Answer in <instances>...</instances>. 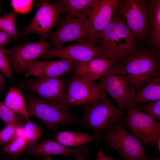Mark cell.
<instances>
[{
	"label": "cell",
	"mask_w": 160,
	"mask_h": 160,
	"mask_svg": "<svg viewBox=\"0 0 160 160\" xmlns=\"http://www.w3.org/2000/svg\"><path fill=\"white\" fill-rule=\"evenodd\" d=\"M15 126L10 124L0 131V145L5 144L15 137Z\"/></svg>",
	"instance_id": "31"
},
{
	"label": "cell",
	"mask_w": 160,
	"mask_h": 160,
	"mask_svg": "<svg viewBox=\"0 0 160 160\" xmlns=\"http://www.w3.org/2000/svg\"><path fill=\"white\" fill-rule=\"evenodd\" d=\"M17 14L12 12L0 17V31H3L14 39H17L19 36L16 25Z\"/></svg>",
	"instance_id": "25"
},
{
	"label": "cell",
	"mask_w": 160,
	"mask_h": 160,
	"mask_svg": "<svg viewBox=\"0 0 160 160\" xmlns=\"http://www.w3.org/2000/svg\"><path fill=\"white\" fill-rule=\"evenodd\" d=\"M99 79L105 91L117 103L120 111L127 107L135 108L133 103L136 93L134 85L118 65L114 64Z\"/></svg>",
	"instance_id": "8"
},
{
	"label": "cell",
	"mask_w": 160,
	"mask_h": 160,
	"mask_svg": "<svg viewBox=\"0 0 160 160\" xmlns=\"http://www.w3.org/2000/svg\"><path fill=\"white\" fill-rule=\"evenodd\" d=\"M119 121L102 135L109 149H116L124 160H149L151 156L145 149L141 141Z\"/></svg>",
	"instance_id": "3"
},
{
	"label": "cell",
	"mask_w": 160,
	"mask_h": 160,
	"mask_svg": "<svg viewBox=\"0 0 160 160\" xmlns=\"http://www.w3.org/2000/svg\"><path fill=\"white\" fill-rule=\"evenodd\" d=\"M38 4L39 8L31 21L24 28L23 34L25 36L35 33L39 36V40H44L49 39L62 12L55 1L51 3L49 0H41Z\"/></svg>",
	"instance_id": "12"
},
{
	"label": "cell",
	"mask_w": 160,
	"mask_h": 160,
	"mask_svg": "<svg viewBox=\"0 0 160 160\" xmlns=\"http://www.w3.org/2000/svg\"><path fill=\"white\" fill-rule=\"evenodd\" d=\"M6 51L4 45L0 46V72L11 79L12 78V68L7 57Z\"/></svg>",
	"instance_id": "28"
},
{
	"label": "cell",
	"mask_w": 160,
	"mask_h": 160,
	"mask_svg": "<svg viewBox=\"0 0 160 160\" xmlns=\"http://www.w3.org/2000/svg\"><path fill=\"white\" fill-rule=\"evenodd\" d=\"M51 46L49 42L39 40L34 42L13 46L11 49L7 50L6 53L14 71L20 74L26 70L30 64L43 57Z\"/></svg>",
	"instance_id": "11"
},
{
	"label": "cell",
	"mask_w": 160,
	"mask_h": 160,
	"mask_svg": "<svg viewBox=\"0 0 160 160\" xmlns=\"http://www.w3.org/2000/svg\"><path fill=\"white\" fill-rule=\"evenodd\" d=\"M106 57H97L85 62H75L73 71L84 79L90 81L99 79L115 64Z\"/></svg>",
	"instance_id": "18"
},
{
	"label": "cell",
	"mask_w": 160,
	"mask_h": 160,
	"mask_svg": "<svg viewBox=\"0 0 160 160\" xmlns=\"http://www.w3.org/2000/svg\"><path fill=\"white\" fill-rule=\"evenodd\" d=\"M97 57H106L97 45L90 42L78 43L66 47L50 48L43 57L45 59L58 58L81 62Z\"/></svg>",
	"instance_id": "14"
},
{
	"label": "cell",
	"mask_w": 160,
	"mask_h": 160,
	"mask_svg": "<svg viewBox=\"0 0 160 160\" xmlns=\"http://www.w3.org/2000/svg\"><path fill=\"white\" fill-rule=\"evenodd\" d=\"M25 100L30 116L39 119L51 131L63 124L83 122L82 119L69 111V108L52 105L32 95H27Z\"/></svg>",
	"instance_id": "4"
},
{
	"label": "cell",
	"mask_w": 160,
	"mask_h": 160,
	"mask_svg": "<svg viewBox=\"0 0 160 160\" xmlns=\"http://www.w3.org/2000/svg\"><path fill=\"white\" fill-rule=\"evenodd\" d=\"M53 135L56 141L69 147H78L95 140L91 135L76 132H60L54 133Z\"/></svg>",
	"instance_id": "21"
},
{
	"label": "cell",
	"mask_w": 160,
	"mask_h": 160,
	"mask_svg": "<svg viewBox=\"0 0 160 160\" xmlns=\"http://www.w3.org/2000/svg\"><path fill=\"white\" fill-rule=\"evenodd\" d=\"M61 106L69 108L89 105L98 101H108L105 91L100 83L87 80L73 73L67 86Z\"/></svg>",
	"instance_id": "6"
},
{
	"label": "cell",
	"mask_w": 160,
	"mask_h": 160,
	"mask_svg": "<svg viewBox=\"0 0 160 160\" xmlns=\"http://www.w3.org/2000/svg\"><path fill=\"white\" fill-rule=\"evenodd\" d=\"M15 137L25 138L24 126L23 125L15 126Z\"/></svg>",
	"instance_id": "34"
},
{
	"label": "cell",
	"mask_w": 160,
	"mask_h": 160,
	"mask_svg": "<svg viewBox=\"0 0 160 160\" xmlns=\"http://www.w3.org/2000/svg\"><path fill=\"white\" fill-rule=\"evenodd\" d=\"M127 117L122 122L144 144L156 146L160 136V124L140 108L127 107Z\"/></svg>",
	"instance_id": "10"
},
{
	"label": "cell",
	"mask_w": 160,
	"mask_h": 160,
	"mask_svg": "<svg viewBox=\"0 0 160 160\" xmlns=\"http://www.w3.org/2000/svg\"><path fill=\"white\" fill-rule=\"evenodd\" d=\"M139 89L160 75L159 55L154 49L135 51L119 65Z\"/></svg>",
	"instance_id": "2"
},
{
	"label": "cell",
	"mask_w": 160,
	"mask_h": 160,
	"mask_svg": "<svg viewBox=\"0 0 160 160\" xmlns=\"http://www.w3.org/2000/svg\"><path fill=\"white\" fill-rule=\"evenodd\" d=\"M66 18L87 19L97 0H57L55 1Z\"/></svg>",
	"instance_id": "19"
},
{
	"label": "cell",
	"mask_w": 160,
	"mask_h": 160,
	"mask_svg": "<svg viewBox=\"0 0 160 160\" xmlns=\"http://www.w3.org/2000/svg\"><path fill=\"white\" fill-rule=\"evenodd\" d=\"M14 39L5 32L0 31V46L9 43Z\"/></svg>",
	"instance_id": "32"
},
{
	"label": "cell",
	"mask_w": 160,
	"mask_h": 160,
	"mask_svg": "<svg viewBox=\"0 0 160 160\" xmlns=\"http://www.w3.org/2000/svg\"><path fill=\"white\" fill-rule=\"evenodd\" d=\"M118 4V0H97L87 19L91 43L95 44L99 35L108 26L116 15Z\"/></svg>",
	"instance_id": "15"
},
{
	"label": "cell",
	"mask_w": 160,
	"mask_h": 160,
	"mask_svg": "<svg viewBox=\"0 0 160 160\" xmlns=\"http://www.w3.org/2000/svg\"><path fill=\"white\" fill-rule=\"evenodd\" d=\"M0 118L6 125L13 124L15 126L23 125L25 119L23 116L14 113L0 101Z\"/></svg>",
	"instance_id": "27"
},
{
	"label": "cell",
	"mask_w": 160,
	"mask_h": 160,
	"mask_svg": "<svg viewBox=\"0 0 160 160\" xmlns=\"http://www.w3.org/2000/svg\"><path fill=\"white\" fill-rule=\"evenodd\" d=\"M160 100V75L148 83L133 97L135 106L145 103Z\"/></svg>",
	"instance_id": "22"
},
{
	"label": "cell",
	"mask_w": 160,
	"mask_h": 160,
	"mask_svg": "<svg viewBox=\"0 0 160 160\" xmlns=\"http://www.w3.org/2000/svg\"><path fill=\"white\" fill-rule=\"evenodd\" d=\"M27 146L24 137H15L5 144L3 151L6 154L12 157H16L22 154Z\"/></svg>",
	"instance_id": "26"
},
{
	"label": "cell",
	"mask_w": 160,
	"mask_h": 160,
	"mask_svg": "<svg viewBox=\"0 0 160 160\" xmlns=\"http://www.w3.org/2000/svg\"><path fill=\"white\" fill-rule=\"evenodd\" d=\"M6 78L5 75L1 73L0 72V94L4 92L6 88L5 81Z\"/></svg>",
	"instance_id": "35"
},
{
	"label": "cell",
	"mask_w": 160,
	"mask_h": 160,
	"mask_svg": "<svg viewBox=\"0 0 160 160\" xmlns=\"http://www.w3.org/2000/svg\"><path fill=\"white\" fill-rule=\"evenodd\" d=\"M76 160H88L86 157V155L75 156Z\"/></svg>",
	"instance_id": "36"
},
{
	"label": "cell",
	"mask_w": 160,
	"mask_h": 160,
	"mask_svg": "<svg viewBox=\"0 0 160 160\" xmlns=\"http://www.w3.org/2000/svg\"><path fill=\"white\" fill-rule=\"evenodd\" d=\"M156 154H152L149 160H160V159L156 156Z\"/></svg>",
	"instance_id": "38"
},
{
	"label": "cell",
	"mask_w": 160,
	"mask_h": 160,
	"mask_svg": "<svg viewBox=\"0 0 160 160\" xmlns=\"http://www.w3.org/2000/svg\"><path fill=\"white\" fill-rule=\"evenodd\" d=\"M41 160H51V158L50 156H45L44 157L43 159Z\"/></svg>",
	"instance_id": "39"
},
{
	"label": "cell",
	"mask_w": 160,
	"mask_h": 160,
	"mask_svg": "<svg viewBox=\"0 0 160 160\" xmlns=\"http://www.w3.org/2000/svg\"><path fill=\"white\" fill-rule=\"evenodd\" d=\"M95 160H119L118 158L113 159L110 156L106 155L103 150L98 148V151L97 158Z\"/></svg>",
	"instance_id": "33"
},
{
	"label": "cell",
	"mask_w": 160,
	"mask_h": 160,
	"mask_svg": "<svg viewBox=\"0 0 160 160\" xmlns=\"http://www.w3.org/2000/svg\"><path fill=\"white\" fill-rule=\"evenodd\" d=\"M158 150V152L156 154H159L160 152V136L158 137L156 143V146Z\"/></svg>",
	"instance_id": "37"
},
{
	"label": "cell",
	"mask_w": 160,
	"mask_h": 160,
	"mask_svg": "<svg viewBox=\"0 0 160 160\" xmlns=\"http://www.w3.org/2000/svg\"><path fill=\"white\" fill-rule=\"evenodd\" d=\"M106 57L115 64L124 60L136 51L137 44L134 33L126 26L118 13L95 41Z\"/></svg>",
	"instance_id": "1"
},
{
	"label": "cell",
	"mask_w": 160,
	"mask_h": 160,
	"mask_svg": "<svg viewBox=\"0 0 160 160\" xmlns=\"http://www.w3.org/2000/svg\"><path fill=\"white\" fill-rule=\"evenodd\" d=\"M57 28L51 33L49 39L53 48L62 47L68 42L91 43L89 25L87 19L78 18H66L57 21Z\"/></svg>",
	"instance_id": "9"
},
{
	"label": "cell",
	"mask_w": 160,
	"mask_h": 160,
	"mask_svg": "<svg viewBox=\"0 0 160 160\" xmlns=\"http://www.w3.org/2000/svg\"><path fill=\"white\" fill-rule=\"evenodd\" d=\"M67 85L66 80L61 75L30 79L27 82L25 87L45 101L57 105L63 100Z\"/></svg>",
	"instance_id": "13"
},
{
	"label": "cell",
	"mask_w": 160,
	"mask_h": 160,
	"mask_svg": "<svg viewBox=\"0 0 160 160\" xmlns=\"http://www.w3.org/2000/svg\"><path fill=\"white\" fill-rule=\"evenodd\" d=\"M12 6L15 12L21 14H26L32 10L33 1L28 0L11 1Z\"/></svg>",
	"instance_id": "30"
},
{
	"label": "cell",
	"mask_w": 160,
	"mask_h": 160,
	"mask_svg": "<svg viewBox=\"0 0 160 160\" xmlns=\"http://www.w3.org/2000/svg\"><path fill=\"white\" fill-rule=\"evenodd\" d=\"M140 108L148 115L160 121V100L142 105Z\"/></svg>",
	"instance_id": "29"
},
{
	"label": "cell",
	"mask_w": 160,
	"mask_h": 160,
	"mask_svg": "<svg viewBox=\"0 0 160 160\" xmlns=\"http://www.w3.org/2000/svg\"><path fill=\"white\" fill-rule=\"evenodd\" d=\"M25 121L26 123L24 126L25 138L27 146L30 147L36 144L42 135L43 128L33 123L29 118Z\"/></svg>",
	"instance_id": "24"
},
{
	"label": "cell",
	"mask_w": 160,
	"mask_h": 160,
	"mask_svg": "<svg viewBox=\"0 0 160 160\" xmlns=\"http://www.w3.org/2000/svg\"><path fill=\"white\" fill-rule=\"evenodd\" d=\"M89 153L88 147L85 145L71 148L62 145L56 140L49 138L29 147L24 154L25 155L39 156L69 155L78 156L86 155Z\"/></svg>",
	"instance_id": "17"
},
{
	"label": "cell",
	"mask_w": 160,
	"mask_h": 160,
	"mask_svg": "<svg viewBox=\"0 0 160 160\" xmlns=\"http://www.w3.org/2000/svg\"><path fill=\"white\" fill-rule=\"evenodd\" d=\"M75 62L69 59L58 61H35L30 64L26 70V78L31 75L36 77H54L73 71Z\"/></svg>",
	"instance_id": "16"
},
{
	"label": "cell",
	"mask_w": 160,
	"mask_h": 160,
	"mask_svg": "<svg viewBox=\"0 0 160 160\" xmlns=\"http://www.w3.org/2000/svg\"><path fill=\"white\" fill-rule=\"evenodd\" d=\"M1 1L0 0V14L1 13L2 10L1 9Z\"/></svg>",
	"instance_id": "40"
},
{
	"label": "cell",
	"mask_w": 160,
	"mask_h": 160,
	"mask_svg": "<svg viewBox=\"0 0 160 160\" xmlns=\"http://www.w3.org/2000/svg\"><path fill=\"white\" fill-rule=\"evenodd\" d=\"M153 20L150 41L153 49L159 51L160 49V0L150 1Z\"/></svg>",
	"instance_id": "23"
},
{
	"label": "cell",
	"mask_w": 160,
	"mask_h": 160,
	"mask_svg": "<svg viewBox=\"0 0 160 160\" xmlns=\"http://www.w3.org/2000/svg\"><path fill=\"white\" fill-rule=\"evenodd\" d=\"M82 128H89L94 134L99 148L100 135L119 121L122 114L111 101H98L84 106Z\"/></svg>",
	"instance_id": "7"
},
{
	"label": "cell",
	"mask_w": 160,
	"mask_h": 160,
	"mask_svg": "<svg viewBox=\"0 0 160 160\" xmlns=\"http://www.w3.org/2000/svg\"><path fill=\"white\" fill-rule=\"evenodd\" d=\"M3 103L14 113L23 116L25 120L29 118L30 116L27 110L25 99L20 88L10 87Z\"/></svg>",
	"instance_id": "20"
},
{
	"label": "cell",
	"mask_w": 160,
	"mask_h": 160,
	"mask_svg": "<svg viewBox=\"0 0 160 160\" xmlns=\"http://www.w3.org/2000/svg\"><path fill=\"white\" fill-rule=\"evenodd\" d=\"M117 13L126 26L139 39L144 38L151 31L153 17L150 1L119 0Z\"/></svg>",
	"instance_id": "5"
}]
</instances>
